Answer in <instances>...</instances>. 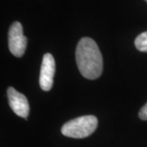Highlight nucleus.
Here are the masks:
<instances>
[{"mask_svg": "<svg viewBox=\"0 0 147 147\" xmlns=\"http://www.w3.org/2000/svg\"><path fill=\"white\" fill-rule=\"evenodd\" d=\"M76 62L84 78H99L103 69V60L100 49L93 39L85 37L79 40L76 48Z\"/></svg>", "mask_w": 147, "mask_h": 147, "instance_id": "obj_1", "label": "nucleus"}, {"mask_svg": "<svg viewBox=\"0 0 147 147\" xmlns=\"http://www.w3.org/2000/svg\"><path fill=\"white\" fill-rule=\"evenodd\" d=\"M98 120L94 115L81 116L65 123L61 127L64 136L71 138H85L96 129Z\"/></svg>", "mask_w": 147, "mask_h": 147, "instance_id": "obj_2", "label": "nucleus"}, {"mask_svg": "<svg viewBox=\"0 0 147 147\" xmlns=\"http://www.w3.org/2000/svg\"><path fill=\"white\" fill-rule=\"evenodd\" d=\"M27 38L23 34L21 22L15 21L11 24L8 31V47L11 53L16 57H21L26 52Z\"/></svg>", "mask_w": 147, "mask_h": 147, "instance_id": "obj_3", "label": "nucleus"}, {"mask_svg": "<svg viewBox=\"0 0 147 147\" xmlns=\"http://www.w3.org/2000/svg\"><path fill=\"white\" fill-rule=\"evenodd\" d=\"M55 70L56 65L54 57L51 53H46L42 58L39 75V85L43 91L48 92L52 88Z\"/></svg>", "mask_w": 147, "mask_h": 147, "instance_id": "obj_4", "label": "nucleus"}, {"mask_svg": "<svg viewBox=\"0 0 147 147\" xmlns=\"http://www.w3.org/2000/svg\"><path fill=\"white\" fill-rule=\"evenodd\" d=\"M8 103L16 115L27 119L30 114V105L25 95L17 92L14 88L9 87L7 91Z\"/></svg>", "mask_w": 147, "mask_h": 147, "instance_id": "obj_5", "label": "nucleus"}, {"mask_svg": "<svg viewBox=\"0 0 147 147\" xmlns=\"http://www.w3.org/2000/svg\"><path fill=\"white\" fill-rule=\"evenodd\" d=\"M135 46L140 52L147 53V31L143 32L136 38Z\"/></svg>", "mask_w": 147, "mask_h": 147, "instance_id": "obj_6", "label": "nucleus"}, {"mask_svg": "<svg viewBox=\"0 0 147 147\" xmlns=\"http://www.w3.org/2000/svg\"><path fill=\"white\" fill-rule=\"evenodd\" d=\"M139 117L142 120H147V103L140 110Z\"/></svg>", "mask_w": 147, "mask_h": 147, "instance_id": "obj_7", "label": "nucleus"}, {"mask_svg": "<svg viewBox=\"0 0 147 147\" xmlns=\"http://www.w3.org/2000/svg\"><path fill=\"white\" fill-rule=\"evenodd\" d=\"M145 1H146V3H147V0H145Z\"/></svg>", "mask_w": 147, "mask_h": 147, "instance_id": "obj_8", "label": "nucleus"}]
</instances>
